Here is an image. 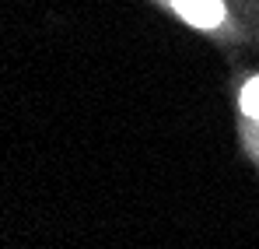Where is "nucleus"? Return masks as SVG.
Here are the masks:
<instances>
[{
	"label": "nucleus",
	"mask_w": 259,
	"mask_h": 249,
	"mask_svg": "<svg viewBox=\"0 0 259 249\" xmlns=\"http://www.w3.org/2000/svg\"><path fill=\"white\" fill-rule=\"evenodd\" d=\"M175 14L186 18L196 28H217L224 25V4L221 0H172Z\"/></svg>",
	"instance_id": "f257e3e1"
},
{
	"label": "nucleus",
	"mask_w": 259,
	"mask_h": 249,
	"mask_svg": "<svg viewBox=\"0 0 259 249\" xmlns=\"http://www.w3.org/2000/svg\"><path fill=\"white\" fill-rule=\"evenodd\" d=\"M242 113H245L252 123H259V74L242 88Z\"/></svg>",
	"instance_id": "f03ea898"
},
{
	"label": "nucleus",
	"mask_w": 259,
	"mask_h": 249,
	"mask_svg": "<svg viewBox=\"0 0 259 249\" xmlns=\"http://www.w3.org/2000/svg\"><path fill=\"white\" fill-rule=\"evenodd\" d=\"M252 130H256L252 133V148H256V155H259V123H252Z\"/></svg>",
	"instance_id": "7ed1b4c3"
}]
</instances>
